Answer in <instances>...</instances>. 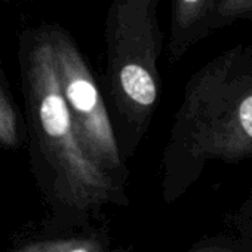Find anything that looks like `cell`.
<instances>
[{
  "label": "cell",
  "mask_w": 252,
  "mask_h": 252,
  "mask_svg": "<svg viewBox=\"0 0 252 252\" xmlns=\"http://www.w3.org/2000/svg\"><path fill=\"white\" fill-rule=\"evenodd\" d=\"M23 76L30 123L58 196L80 211L111 199L116 187L85 152L63 95L48 26L34 30L23 51Z\"/></svg>",
  "instance_id": "obj_1"
},
{
  "label": "cell",
  "mask_w": 252,
  "mask_h": 252,
  "mask_svg": "<svg viewBox=\"0 0 252 252\" xmlns=\"http://www.w3.org/2000/svg\"><path fill=\"white\" fill-rule=\"evenodd\" d=\"M178 126L191 156L252 155V45L224 51L190 79Z\"/></svg>",
  "instance_id": "obj_2"
},
{
  "label": "cell",
  "mask_w": 252,
  "mask_h": 252,
  "mask_svg": "<svg viewBox=\"0 0 252 252\" xmlns=\"http://www.w3.org/2000/svg\"><path fill=\"white\" fill-rule=\"evenodd\" d=\"M160 0H111L105 18L107 73L113 98L129 120L143 123L159 98L163 46Z\"/></svg>",
  "instance_id": "obj_3"
},
{
  "label": "cell",
  "mask_w": 252,
  "mask_h": 252,
  "mask_svg": "<svg viewBox=\"0 0 252 252\" xmlns=\"http://www.w3.org/2000/svg\"><path fill=\"white\" fill-rule=\"evenodd\" d=\"M58 76L77 137L86 155L108 175L122 168L113 126L94 74L70 33L48 26Z\"/></svg>",
  "instance_id": "obj_4"
},
{
  "label": "cell",
  "mask_w": 252,
  "mask_h": 252,
  "mask_svg": "<svg viewBox=\"0 0 252 252\" xmlns=\"http://www.w3.org/2000/svg\"><path fill=\"white\" fill-rule=\"evenodd\" d=\"M222 0H172L168 55L172 63L214 33L215 15Z\"/></svg>",
  "instance_id": "obj_5"
},
{
  "label": "cell",
  "mask_w": 252,
  "mask_h": 252,
  "mask_svg": "<svg viewBox=\"0 0 252 252\" xmlns=\"http://www.w3.org/2000/svg\"><path fill=\"white\" fill-rule=\"evenodd\" d=\"M20 140L18 114L5 80L0 74V144L5 147H17Z\"/></svg>",
  "instance_id": "obj_6"
},
{
  "label": "cell",
  "mask_w": 252,
  "mask_h": 252,
  "mask_svg": "<svg viewBox=\"0 0 252 252\" xmlns=\"http://www.w3.org/2000/svg\"><path fill=\"white\" fill-rule=\"evenodd\" d=\"M252 21V0H222L214 23V30L227 27L236 21Z\"/></svg>",
  "instance_id": "obj_7"
},
{
  "label": "cell",
  "mask_w": 252,
  "mask_h": 252,
  "mask_svg": "<svg viewBox=\"0 0 252 252\" xmlns=\"http://www.w3.org/2000/svg\"><path fill=\"white\" fill-rule=\"evenodd\" d=\"M42 246L45 252H104L96 240L86 237L42 240Z\"/></svg>",
  "instance_id": "obj_8"
},
{
  "label": "cell",
  "mask_w": 252,
  "mask_h": 252,
  "mask_svg": "<svg viewBox=\"0 0 252 252\" xmlns=\"http://www.w3.org/2000/svg\"><path fill=\"white\" fill-rule=\"evenodd\" d=\"M14 252H45V249L42 246V242H34V243H29L15 249Z\"/></svg>",
  "instance_id": "obj_9"
},
{
  "label": "cell",
  "mask_w": 252,
  "mask_h": 252,
  "mask_svg": "<svg viewBox=\"0 0 252 252\" xmlns=\"http://www.w3.org/2000/svg\"><path fill=\"white\" fill-rule=\"evenodd\" d=\"M196 252H231V251H225V249H220V248H203Z\"/></svg>",
  "instance_id": "obj_10"
}]
</instances>
